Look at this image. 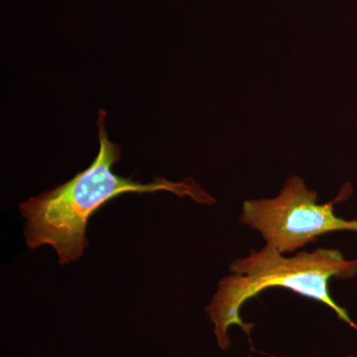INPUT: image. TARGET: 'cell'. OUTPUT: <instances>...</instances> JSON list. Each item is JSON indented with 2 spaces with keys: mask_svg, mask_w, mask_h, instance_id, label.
Masks as SVG:
<instances>
[{
  "mask_svg": "<svg viewBox=\"0 0 357 357\" xmlns=\"http://www.w3.org/2000/svg\"><path fill=\"white\" fill-rule=\"evenodd\" d=\"M105 110L98 112L100 150L89 168L64 184L20 204L25 218L24 236L28 248L52 246L61 265L77 261L84 255L89 244L86 232L89 218L121 195L165 191L178 197H189L199 204L215 202L191 178L182 182H170L165 178L156 177L151 183L142 184L112 172V166L121 159V148L109 140L105 129Z\"/></svg>",
  "mask_w": 357,
  "mask_h": 357,
  "instance_id": "1",
  "label": "cell"
},
{
  "mask_svg": "<svg viewBox=\"0 0 357 357\" xmlns=\"http://www.w3.org/2000/svg\"><path fill=\"white\" fill-rule=\"evenodd\" d=\"M231 275L218 284V292L206 307L220 349H229V328L238 326L250 337L253 325L244 323L239 311L244 303L266 289L281 287L323 303L338 319L357 331L344 307L335 303L328 290L332 279H351L357 275V259H345L337 249L319 248L285 257L276 248L265 245L230 265Z\"/></svg>",
  "mask_w": 357,
  "mask_h": 357,
  "instance_id": "2",
  "label": "cell"
},
{
  "mask_svg": "<svg viewBox=\"0 0 357 357\" xmlns=\"http://www.w3.org/2000/svg\"><path fill=\"white\" fill-rule=\"evenodd\" d=\"M344 192L331 203L319 204L317 192L293 176L275 198L244 202L241 222L260 232L267 245L279 252H293L328 232H357V220L338 218L333 211V204L347 197Z\"/></svg>",
  "mask_w": 357,
  "mask_h": 357,
  "instance_id": "3",
  "label": "cell"
}]
</instances>
